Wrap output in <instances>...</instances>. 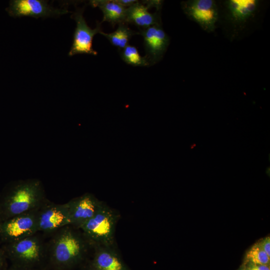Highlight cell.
Wrapping results in <instances>:
<instances>
[{
    "mask_svg": "<svg viewBox=\"0 0 270 270\" xmlns=\"http://www.w3.org/2000/svg\"><path fill=\"white\" fill-rule=\"evenodd\" d=\"M246 270V269H244V270Z\"/></svg>",
    "mask_w": 270,
    "mask_h": 270,
    "instance_id": "cb8c5ba5",
    "label": "cell"
},
{
    "mask_svg": "<svg viewBox=\"0 0 270 270\" xmlns=\"http://www.w3.org/2000/svg\"><path fill=\"white\" fill-rule=\"evenodd\" d=\"M90 4L92 7L98 8L102 12L103 18L100 23L106 21L112 26L126 23V8L115 0H93L90 2Z\"/></svg>",
    "mask_w": 270,
    "mask_h": 270,
    "instance_id": "5bb4252c",
    "label": "cell"
},
{
    "mask_svg": "<svg viewBox=\"0 0 270 270\" xmlns=\"http://www.w3.org/2000/svg\"><path fill=\"white\" fill-rule=\"evenodd\" d=\"M228 6L233 20L241 22L252 16L257 8L258 2L256 0H230Z\"/></svg>",
    "mask_w": 270,
    "mask_h": 270,
    "instance_id": "9a60e30c",
    "label": "cell"
},
{
    "mask_svg": "<svg viewBox=\"0 0 270 270\" xmlns=\"http://www.w3.org/2000/svg\"><path fill=\"white\" fill-rule=\"evenodd\" d=\"M84 8H78L72 14V18L76 23L73 36L72 46L68 52L69 56L78 54H88L96 56L98 52L92 48L94 36L102 31L101 23L96 22V27L91 28L86 24L83 16Z\"/></svg>",
    "mask_w": 270,
    "mask_h": 270,
    "instance_id": "52a82bcc",
    "label": "cell"
},
{
    "mask_svg": "<svg viewBox=\"0 0 270 270\" xmlns=\"http://www.w3.org/2000/svg\"><path fill=\"white\" fill-rule=\"evenodd\" d=\"M68 225H70V218L67 203L56 204L46 200L38 208V232L50 236Z\"/></svg>",
    "mask_w": 270,
    "mask_h": 270,
    "instance_id": "8992f818",
    "label": "cell"
},
{
    "mask_svg": "<svg viewBox=\"0 0 270 270\" xmlns=\"http://www.w3.org/2000/svg\"><path fill=\"white\" fill-rule=\"evenodd\" d=\"M120 216L118 212L104 203L80 230L92 246H115L116 229Z\"/></svg>",
    "mask_w": 270,
    "mask_h": 270,
    "instance_id": "277c9868",
    "label": "cell"
},
{
    "mask_svg": "<svg viewBox=\"0 0 270 270\" xmlns=\"http://www.w3.org/2000/svg\"><path fill=\"white\" fill-rule=\"evenodd\" d=\"M246 270H270L269 266L250 263Z\"/></svg>",
    "mask_w": 270,
    "mask_h": 270,
    "instance_id": "ffe728a7",
    "label": "cell"
},
{
    "mask_svg": "<svg viewBox=\"0 0 270 270\" xmlns=\"http://www.w3.org/2000/svg\"><path fill=\"white\" fill-rule=\"evenodd\" d=\"M184 12L204 30H212L218 18L215 2L212 0H195L184 5Z\"/></svg>",
    "mask_w": 270,
    "mask_h": 270,
    "instance_id": "7c38bea8",
    "label": "cell"
},
{
    "mask_svg": "<svg viewBox=\"0 0 270 270\" xmlns=\"http://www.w3.org/2000/svg\"><path fill=\"white\" fill-rule=\"evenodd\" d=\"M84 270H132L115 246H94L82 266Z\"/></svg>",
    "mask_w": 270,
    "mask_h": 270,
    "instance_id": "ba28073f",
    "label": "cell"
},
{
    "mask_svg": "<svg viewBox=\"0 0 270 270\" xmlns=\"http://www.w3.org/2000/svg\"></svg>",
    "mask_w": 270,
    "mask_h": 270,
    "instance_id": "d4e9b609",
    "label": "cell"
},
{
    "mask_svg": "<svg viewBox=\"0 0 270 270\" xmlns=\"http://www.w3.org/2000/svg\"><path fill=\"white\" fill-rule=\"evenodd\" d=\"M2 249L12 265L29 270H50L48 240L40 232L6 243Z\"/></svg>",
    "mask_w": 270,
    "mask_h": 270,
    "instance_id": "3957f363",
    "label": "cell"
},
{
    "mask_svg": "<svg viewBox=\"0 0 270 270\" xmlns=\"http://www.w3.org/2000/svg\"><path fill=\"white\" fill-rule=\"evenodd\" d=\"M10 10L16 17L30 16L36 18H58L70 12L66 8H54L44 0H14Z\"/></svg>",
    "mask_w": 270,
    "mask_h": 270,
    "instance_id": "30bf717a",
    "label": "cell"
},
{
    "mask_svg": "<svg viewBox=\"0 0 270 270\" xmlns=\"http://www.w3.org/2000/svg\"><path fill=\"white\" fill-rule=\"evenodd\" d=\"M247 260L255 264L270 265V256L261 247L260 244H255L248 252Z\"/></svg>",
    "mask_w": 270,
    "mask_h": 270,
    "instance_id": "ac0fdd59",
    "label": "cell"
},
{
    "mask_svg": "<svg viewBox=\"0 0 270 270\" xmlns=\"http://www.w3.org/2000/svg\"><path fill=\"white\" fill-rule=\"evenodd\" d=\"M149 7L138 0L126 8V23L132 24L140 30L159 24V17L156 13L148 12Z\"/></svg>",
    "mask_w": 270,
    "mask_h": 270,
    "instance_id": "4fadbf2b",
    "label": "cell"
},
{
    "mask_svg": "<svg viewBox=\"0 0 270 270\" xmlns=\"http://www.w3.org/2000/svg\"><path fill=\"white\" fill-rule=\"evenodd\" d=\"M122 59L127 64L135 66H150L145 56L139 54L136 48L128 44L124 48L120 50Z\"/></svg>",
    "mask_w": 270,
    "mask_h": 270,
    "instance_id": "e0dca14e",
    "label": "cell"
},
{
    "mask_svg": "<svg viewBox=\"0 0 270 270\" xmlns=\"http://www.w3.org/2000/svg\"><path fill=\"white\" fill-rule=\"evenodd\" d=\"M6 256V254L2 248H0V269L4 264Z\"/></svg>",
    "mask_w": 270,
    "mask_h": 270,
    "instance_id": "7402d4cb",
    "label": "cell"
},
{
    "mask_svg": "<svg viewBox=\"0 0 270 270\" xmlns=\"http://www.w3.org/2000/svg\"><path fill=\"white\" fill-rule=\"evenodd\" d=\"M8 270H29L24 268L12 265Z\"/></svg>",
    "mask_w": 270,
    "mask_h": 270,
    "instance_id": "603a6c76",
    "label": "cell"
},
{
    "mask_svg": "<svg viewBox=\"0 0 270 270\" xmlns=\"http://www.w3.org/2000/svg\"><path fill=\"white\" fill-rule=\"evenodd\" d=\"M50 236L48 248L50 270H74L82 266L92 246L80 229L68 225Z\"/></svg>",
    "mask_w": 270,
    "mask_h": 270,
    "instance_id": "6da1fadb",
    "label": "cell"
},
{
    "mask_svg": "<svg viewBox=\"0 0 270 270\" xmlns=\"http://www.w3.org/2000/svg\"><path fill=\"white\" fill-rule=\"evenodd\" d=\"M139 33L143 37L144 56L150 65L154 64L162 57L168 44V38L160 24L140 30Z\"/></svg>",
    "mask_w": 270,
    "mask_h": 270,
    "instance_id": "8fae6325",
    "label": "cell"
},
{
    "mask_svg": "<svg viewBox=\"0 0 270 270\" xmlns=\"http://www.w3.org/2000/svg\"><path fill=\"white\" fill-rule=\"evenodd\" d=\"M116 2L120 5L128 8L136 2L138 0H115Z\"/></svg>",
    "mask_w": 270,
    "mask_h": 270,
    "instance_id": "44dd1931",
    "label": "cell"
},
{
    "mask_svg": "<svg viewBox=\"0 0 270 270\" xmlns=\"http://www.w3.org/2000/svg\"><path fill=\"white\" fill-rule=\"evenodd\" d=\"M46 200L40 180H18L11 186L0 200V222L35 210Z\"/></svg>",
    "mask_w": 270,
    "mask_h": 270,
    "instance_id": "7a4b0ae2",
    "label": "cell"
},
{
    "mask_svg": "<svg viewBox=\"0 0 270 270\" xmlns=\"http://www.w3.org/2000/svg\"><path fill=\"white\" fill-rule=\"evenodd\" d=\"M38 208L0 222V240L6 244L38 232Z\"/></svg>",
    "mask_w": 270,
    "mask_h": 270,
    "instance_id": "5b68a950",
    "label": "cell"
},
{
    "mask_svg": "<svg viewBox=\"0 0 270 270\" xmlns=\"http://www.w3.org/2000/svg\"><path fill=\"white\" fill-rule=\"evenodd\" d=\"M67 203L70 218V225L80 228L92 218L104 204L94 195L86 193L72 198Z\"/></svg>",
    "mask_w": 270,
    "mask_h": 270,
    "instance_id": "9c48e42d",
    "label": "cell"
},
{
    "mask_svg": "<svg viewBox=\"0 0 270 270\" xmlns=\"http://www.w3.org/2000/svg\"><path fill=\"white\" fill-rule=\"evenodd\" d=\"M260 245L263 250L266 252L268 256H270V238L266 237L262 242H260Z\"/></svg>",
    "mask_w": 270,
    "mask_h": 270,
    "instance_id": "d6986e66",
    "label": "cell"
},
{
    "mask_svg": "<svg viewBox=\"0 0 270 270\" xmlns=\"http://www.w3.org/2000/svg\"><path fill=\"white\" fill-rule=\"evenodd\" d=\"M100 34L106 37L112 46L120 50L129 44V41L132 36L140 33L130 29L126 23H122L118 24L114 32L105 33L102 31Z\"/></svg>",
    "mask_w": 270,
    "mask_h": 270,
    "instance_id": "2e32d148",
    "label": "cell"
}]
</instances>
